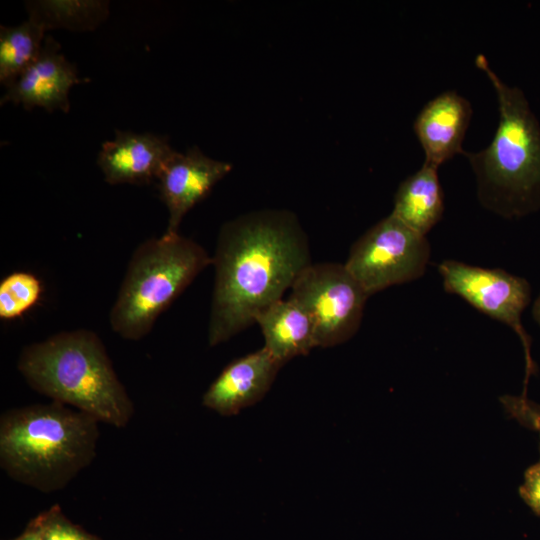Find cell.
<instances>
[{
  "mask_svg": "<svg viewBox=\"0 0 540 540\" xmlns=\"http://www.w3.org/2000/svg\"><path fill=\"white\" fill-rule=\"evenodd\" d=\"M311 263L307 235L291 213L259 212L225 223L212 256L209 345L255 323Z\"/></svg>",
  "mask_w": 540,
  "mask_h": 540,
  "instance_id": "obj_1",
  "label": "cell"
},
{
  "mask_svg": "<svg viewBox=\"0 0 540 540\" xmlns=\"http://www.w3.org/2000/svg\"><path fill=\"white\" fill-rule=\"evenodd\" d=\"M99 423L56 401L8 409L0 417V466L42 493L62 490L93 462Z\"/></svg>",
  "mask_w": 540,
  "mask_h": 540,
  "instance_id": "obj_2",
  "label": "cell"
},
{
  "mask_svg": "<svg viewBox=\"0 0 540 540\" xmlns=\"http://www.w3.org/2000/svg\"><path fill=\"white\" fill-rule=\"evenodd\" d=\"M17 369L36 392L100 423L123 428L134 415L132 399L101 338L91 330L61 331L26 345Z\"/></svg>",
  "mask_w": 540,
  "mask_h": 540,
  "instance_id": "obj_3",
  "label": "cell"
},
{
  "mask_svg": "<svg viewBox=\"0 0 540 540\" xmlns=\"http://www.w3.org/2000/svg\"><path fill=\"white\" fill-rule=\"evenodd\" d=\"M475 64L496 91L499 124L489 146L463 155L475 173L481 205L504 218H520L540 210V123L522 90L503 82L483 54Z\"/></svg>",
  "mask_w": 540,
  "mask_h": 540,
  "instance_id": "obj_4",
  "label": "cell"
},
{
  "mask_svg": "<svg viewBox=\"0 0 540 540\" xmlns=\"http://www.w3.org/2000/svg\"><path fill=\"white\" fill-rule=\"evenodd\" d=\"M212 257L200 244L179 233H164L134 250L109 313L112 330L138 341L158 317L209 265Z\"/></svg>",
  "mask_w": 540,
  "mask_h": 540,
  "instance_id": "obj_5",
  "label": "cell"
},
{
  "mask_svg": "<svg viewBox=\"0 0 540 540\" xmlns=\"http://www.w3.org/2000/svg\"><path fill=\"white\" fill-rule=\"evenodd\" d=\"M430 256L426 237L390 214L354 242L344 265L370 296L419 279Z\"/></svg>",
  "mask_w": 540,
  "mask_h": 540,
  "instance_id": "obj_6",
  "label": "cell"
},
{
  "mask_svg": "<svg viewBox=\"0 0 540 540\" xmlns=\"http://www.w3.org/2000/svg\"><path fill=\"white\" fill-rule=\"evenodd\" d=\"M290 290L312 320L317 347L344 343L358 331L369 295L344 264L311 263Z\"/></svg>",
  "mask_w": 540,
  "mask_h": 540,
  "instance_id": "obj_7",
  "label": "cell"
},
{
  "mask_svg": "<svg viewBox=\"0 0 540 540\" xmlns=\"http://www.w3.org/2000/svg\"><path fill=\"white\" fill-rule=\"evenodd\" d=\"M438 272L446 292L461 297L518 335L525 353L526 384L536 369L530 353L531 339L521 321L531 301L529 282L500 268H483L456 260H444L438 265Z\"/></svg>",
  "mask_w": 540,
  "mask_h": 540,
  "instance_id": "obj_8",
  "label": "cell"
},
{
  "mask_svg": "<svg viewBox=\"0 0 540 540\" xmlns=\"http://www.w3.org/2000/svg\"><path fill=\"white\" fill-rule=\"evenodd\" d=\"M228 162L204 155L193 147L185 153L174 152L156 181L159 196L168 210L166 233H179L183 217L231 170Z\"/></svg>",
  "mask_w": 540,
  "mask_h": 540,
  "instance_id": "obj_9",
  "label": "cell"
},
{
  "mask_svg": "<svg viewBox=\"0 0 540 540\" xmlns=\"http://www.w3.org/2000/svg\"><path fill=\"white\" fill-rule=\"evenodd\" d=\"M81 82L76 66L61 52V45L46 36L38 58L7 88L1 105L21 104L26 110L41 107L49 112L70 110L69 91Z\"/></svg>",
  "mask_w": 540,
  "mask_h": 540,
  "instance_id": "obj_10",
  "label": "cell"
},
{
  "mask_svg": "<svg viewBox=\"0 0 540 540\" xmlns=\"http://www.w3.org/2000/svg\"><path fill=\"white\" fill-rule=\"evenodd\" d=\"M264 347L228 364L210 384L202 404L222 416H233L260 401L283 366Z\"/></svg>",
  "mask_w": 540,
  "mask_h": 540,
  "instance_id": "obj_11",
  "label": "cell"
},
{
  "mask_svg": "<svg viewBox=\"0 0 540 540\" xmlns=\"http://www.w3.org/2000/svg\"><path fill=\"white\" fill-rule=\"evenodd\" d=\"M174 152L164 136L116 130L102 144L97 164L109 184L144 185L156 181Z\"/></svg>",
  "mask_w": 540,
  "mask_h": 540,
  "instance_id": "obj_12",
  "label": "cell"
},
{
  "mask_svg": "<svg viewBox=\"0 0 540 540\" xmlns=\"http://www.w3.org/2000/svg\"><path fill=\"white\" fill-rule=\"evenodd\" d=\"M471 116L470 102L456 91H444L427 102L414 121L424 163L439 168L456 154H464L462 143Z\"/></svg>",
  "mask_w": 540,
  "mask_h": 540,
  "instance_id": "obj_13",
  "label": "cell"
},
{
  "mask_svg": "<svg viewBox=\"0 0 540 540\" xmlns=\"http://www.w3.org/2000/svg\"><path fill=\"white\" fill-rule=\"evenodd\" d=\"M255 323L262 331L264 348L282 364L317 347L311 318L290 298L265 308Z\"/></svg>",
  "mask_w": 540,
  "mask_h": 540,
  "instance_id": "obj_14",
  "label": "cell"
},
{
  "mask_svg": "<svg viewBox=\"0 0 540 540\" xmlns=\"http://www.w3.org/2000/svg\"><path fill=\"white\" fill-rule=\"evenodd\" d=\"M437 171V167L423 163L399 185L394 198L391 214L424 236L444 212V195Z\"/></svg>",
  "mask_w": 540,
  "mask_h": 540,
  "instance_id": "obj_15",
  "label": "cell"
},
{
  "mask_svg": "<svg viewBox=\"0 0 540 540\" xmlns=\"http://www.w3.org/2000/svg\"><path fill=\"white\" fill-rule=\"evenodd\" d=\"M44 26L33 17L17 26L0 27V83L6 88L38 58L45 40Z\"/></svg>",
  "mask_w": 540,
  "mask_h": 540,
  "instance_id": "obj_16",
  "label": "cell"
},
{
  "mask_svg": "<svg viewBox=\"0 0 540 540\" xmlns=\"http://www.w3.org/2000/svg\"><path fill=\"white\" fill-rule=\"evenodd\" d=\"M26 7L29 17L39 21L45 30H93L109 15V4L106 1L42 0L29 1Z\"/></svg>",
  "mask_w": 540,
  "mask_h": 540,
  "instance_id": "obj_17",
  "label": "cell"
},
{
  "mask_svg": "<svg viewBox=\"0 0 540 540\" xmlns=\"http://www.w3.org/2000/svg\"><path fill=\"white\" fill-rule=\"evenodd\" d=\"M42 284L28 271H14L0 282V319L11 321L22 317L40 300Z\"/></svg>",
  "mask_w": 540,
  "mask_h": 540,
  "instance_id": "obj_18",
  "label": "cell"
},
{
  "mask_svg": "<svg viewBox=\"0 0 540 540\" xmlns=\"http://www.w3.org/2000/svg\"><path fill=\"white\" fill-rule=\"evenodd\" d=\"M34 528L39 532L42 540H94L78 527L68 522L59 508H52L41 516Z\"/></svg>",
  "mask_w": 540,
  "mask_h": 540,
  "instance_id": "obj_19",
  "label": "cell"
},
{
  "mask_svg": "<svg viewBox=\"0 0 540 540\" xmlns=\"http://www.w3.org/2000/svg\"><path fill=\"white\" fill-rule=\"evenodd\" d=\"M500 402L506 413L521 425L540 432V406L526 396L504 395Z\"/></svg>",
  "mask_w": 540,
  "mask_h": 540,
  "instance_id": "obj_20",
  "label": "cell"
},
{
  "mask_svg": "<svg viewBox=\"0 0 540 540\" xmlns=\"http://www.w3.org/2000/svg\"><path fill=\"white\" fill-rule=\"evenodd\" d=\"M519 494L524 502L540 516V461L526 470Z\"/></svg>",
  "mask_w": 540,
  "mask_h": 540,
  "instance_id": "obj_21",
  "label": "cell"
},
{
  "mask_svg": "<svg viewBox=\"0 0 540 540\" xmlns=\"http://www.w3.org/2000/svg\"><path fill=\"white\" fill-rule=\"evenodd\" d=\"M16 540H42V537L39 532L35 528H33Z\"/></svg>",
  "mask_w": 540,
  "mask_h": 540,
  "instance_id": "obj_22",
  "label": "cell"
},
{
  "mask_svg": "<svg viewBox=\"0 0 540 540\" xmlns=\"http://www.w3.org/2000/svg\"><path fill=\"white\" fill-rule=\"evenodd\" d=\"M532 316L534 321L540 326V294L533 304Z\"/></svg>",
  "mask_w": 540,
  "mask_h": 540,
  "instance_id": "obj_23",
  "label": "cell"
}]
</instances>
